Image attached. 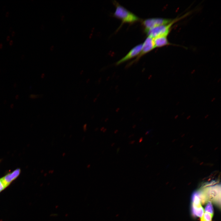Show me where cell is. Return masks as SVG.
I'll return each mask as SVG.
<instances>
[{
    "label": "cell",
    "instance_id": "7a4b0ae2",
    "mask_svg": "<svg viewBox=\"0 0 221 221\" xmlns=\"http://www.w3.org/2000/svg\"><path fill=\"white\" fill-rule=\"evenodd\" d=\"M188 15V14L186 13L181 17L173 19L170 23L168 24L158 26L145 30V32L148 37H150L153 39L161 36H168L171 30L173 25Z\"/></svg>",
    "mask_w": 221,
    "mask_h": 221
},
{
    "label": "cell",
    "instance_id": "cb8c5ba5",
    "mask_svg": "<svg viewBox=\"0 0 221 221\" xmlns=\"http://www.w3.org/2000/svg\"><path fill=\"white\" fill-rule=\"evenodd\" d=\"M134 135H133V134H132V135H130L129 136V138H131V137H133Z\"/></svg>",
    "mask_w": 221,
    "mask_h": 221
},
{
    "label": "cell",
    "instance_id": "8992f818",
    "mask_svg": "<svg viewBox=\"0 0 221 221\" xmlns=\"http://www.w3.org/2000/svg\"><path fill=\"white\" fill-rule=\"evenodd\" d=\"M142 46V44H141L134 47L125 56L117 61L116 64L119 65L138 56L141 51Z\"/></svg>",
    "mask_w": 221,
    "mask_h": 221
},
{
    "label": "cell",
    "instance_id": "ffe728a7",
    "mask_svg": "<svg viewBox=\"0 0 221 221\" xmlns=\"http://www.w3.org/2000/svg\"><path fill=\"white\" fill-rule=\"evenodd\" d=\"M2 43L0 44V48H2Z\"/></svg>",
    "mask_w": 221,
    "mask_h": 221
},
{
    "label": "cell",
    "instance_id": "8fae6325",
    "mask_svg": "<svg viewBox=\"0 0 221 221\" xmlns=\"http://www.w3.org/2000/svg\"><path fill=\"white\" fill-rule=\"evenodd\" d=\"M206 212H209L211 214H213L214 210L212 205L210 201L208 202L205 207Z\"/></svg>",
    "mask_w": 221,
    "mask_h": 221
},
{
    "label": "cell",
    "instance_id": "4316f807",
    "mask_svg": "<svg viewBox=\"0 0 221 221\" xmlns=\"http://www.w3.org/2000/svg\"><path fill=\"white\" fill-rule=\"evenodd\" d=\"M1 160H0V162H1Z\"/></svg>",
    "mask_w": 221,
    "mask_h": 221
},
{
    "label": "cell",
    "instance_id": "d4e9b609",
    "mask_svg": "<svg viewBox=\"0 0 221 221\" xmlns=\"http://www.w3.org/2000/svg\"><path fill=\"white\" fill-rule=\"evenodd\" d=\"M120 149V148H118L117 149V152H118L119 151V150Z\"/></svg>",
    "mask_w": 221,
    "mask_h": 221
},
{
    "label": "cell",
    "instance_id": "603a6c76",
    "mask_svg": "<svg viewBox=\"0 0 221 221\" xmlns=\"http://www.w3.org/2000/svg\"><path fill=\"white\" fill-rule=\"evenodd\" d=\"M5 8H6V6H4L3 7V10H4L5 9Z\"/></svg>",
    "mask_w": 221,
    "mask_h": 221
},
{
    "label": "cell",
    "instance_id": "4fadbf2b",
    "mask_svg": "<svg viewBox=\"0 0 221 221\" xmlns=\"http://www.w3.org/2000/svg\"><path fill=\"white\" fill-rule=\"evenodd\" d=\"M143 140V137H141L139 140V142H142Z\"/></svg>",
    "mask_w": 221,
    "mask_h": 221
},
{
    "label": "cell",
    "instance_id": "6da1fadb",
    "mask_svg": "<svg viewBox=\"0 0 221 221\" xmlns=\"http://www.w3.org/2000/svg\"><path fill=\"white\" fill-rule=\"evenodd\" d=\"M198 192L200 201L202 203L204 204L207 201L210 200L220 207V185L208 187Z\"/></svg>",
    "mask_w": 221,
    "mask_h": 221
},
{
    "label": "cell",
    "instance_id": "e0dca14e",
    "mask_svg": "<svg viewBox=\"0 0 221 221\" xmlns=\"http://www.w3.org/2000/svg\"><path fill=\"white\" fill-rule=\"evenodd\" d=\"M15 34V32H14L13 31L12 33V34H11L12 36H13Z\"/></svg>",
    "mask_w": 221,
    "mask_h": 221
},
{
    "label": "cell",
    "instance_id": "9a60e30c",
    "mask_svg": "<svg viewBox=\"0 0 221 221\" xmlns=\"http://www.w3.org/2000/svg\"><path fill=\"white\" fill-rule=\"evenodd\" d=\"M9 12H7L6 14V17H8L9 15Z\"/></svg>",
    "mask_w": 221,
    "mask_h": 221
},
{
    "label": "cell",
    "instance_id": "9c48e42d",
    "mask_svg": "<svg viewBox=\"0 0 221 221\" xmlns=\"http://www.w3.org/2000/svg\"><path fill=\"white\" fill-rule=\"evenodd\" d=\"M204 209L201 205H195L192 204V212L194 216L201 217L204 213Z\"/></svg>",
    "mask_w": 221,
    "mask_h": 221
},
{
    "label": "cell",
    "instance_id": "30bf717a",
    "mask_svg": "<svg viewBox=\"0 0 221 221\" xmlns=\"http://www.w3.org/2000/svg\"><path fill=\"white\" fill-rule=\"evenodd\" d=\"M192 204L195 205H201L200 201L198 192H194L192 195Z\"/></svg>",
    "mask_w": 221,
    "mask_h": 221
},
{
    "label": "cell",
    "instance_id": "7402d4cb",
    "mask_svg": "<svg viewBox=\"0 0 221 221\" xmlns=\"http://www.w3.org/2000/svg\"><path fill=\"white\" fill-rule=\"evenodd\" d=\"M114 144H114V143H112L111 144V146H113L114 145Z\"/></svg>",
    "mask_w": 221,
    "mask_h": 221
},
{
    "label": "cell",
    "instance_id": "484cf974",
    "mask_svg": "<svg viewBox=\"0 0 221 221\" xmlns=\"http://www.w3.org/2000/svg\"><path fill=\"white\" fill-rule=\"evenodd\" d=\"M117 131H115L114 132V133H117Z\"/></svg>",
    "mask_w": 221,
    "mask_h": 221
},
{
    "label": "cell",
    "instance_id": "44dd1931",
    "mask_svg": "<svg viewBox=\"0 0 221 221\" xmlns=\"http://www.w3.org/2000/svg\"><path fill=\"white\" fill-rule=\"evenodd\" d=\"M24 55H22L21 56V58H22V59L24 58Z\"/></svg>",
    "mask_w": 221,
    "mask_h": 221
},
{
    "label": "cell",
    "instance_id": "5bb4252c",
    "mask_svg": "<svg viewBox=\"0 0 221 221\" xmlns=\"http://www.w3.org/2000/svg\"><path fill=\"white\" fill-rule=\"evenodd\" d=\"M135 142V141L133 140V141H130L129 143H130V144H133Z\"/></svg>",
    "mask_w": 221,
    "mask_h": 221
},
{
    "label": "cell",
    "instance_id": "ba28073f",
    "mask_svg": "<svg viewBox=\"0 0 221 221\" xmlns=\"http://www.w3.org/2000/svg\"><path fill=\"white\" fill-rule=\"evenodd\" d=\"M168 36H161L153 39L154 46L155 48H160L165 46L172 45L169 41Z\"/></svg>",
    "mask_w": 221,
    "mask_h": 221
},
{
    "label": "cell",
    "instance_id": "52a82bcc",
    "mask_svg": "<svg viewBox=\"0 0 221 221\" xmlns=\"http://www.w3.org/2000/svg\"><path fill=\"white\" fill-rule=\"evenodd\" d=\"M21 173L20 168H17L11 172H9L2 177L5 185L7 187L19 176Z\"/></svg>",
    "mask_w": 221,
    "mask_h": 221
},
{
    "label": "cell",
    "instance_id": "ac0fdd59",
    "mask_svg": "<svg viewBox=\"0 0 221 221\" xmlns=\"http://www.w3.org/2000/svg\"><path fill=\"white\" fill-rule=\"evenodd\" d=\"M10 39V37L9 36H8L6 38V39L8 41Z\"/></svg>",
    "mask_w": 221,
    "mask_h": 221
},
{
    "label": "cell",
    "instance_id": "d6986e66",
    "mask_svg": "<svg viewBox=\"0 0 221 221\" xmlns=\"http://www.w3.org/2000/svg\"><path fill=\"white\" fill-rule=\"evenodd\" d=\"M12 29H13L12 27H10V29H9V31H10V32L12 30Z\"/></svg>",
    "mask_w": 221,
    "mask_h": 221
},
{
    "label": "cell",
    "instance_id": "3957f363",
    "mask_svg": "<svg viewBox=\"0 0 221 221\" xmlns=\"http://www.w3.org/2000/svg\"><path fill=\"white\" fill-rule=\"evenodd\" d=\"M116 9L114 16L122 21V23H133L140 21V18L115 1L114 2Z\"/></svg>",
    "mask_w": 221,
    "mask_h": 221
},
{
    "label": "cell",
    "instance_id": "277c9868",
    "mask_svg": "<svg viewBox=\"0 0 221 221\" xmlns=\"http://www.w3.org/2000/svg\"><path fill=\"white\" fill-rule=\"evenodd\" d=\"M173 19L161 17L149 18L143 20L142 24L145 31L158 26L168 24Z\"/></svg>",
    "mask_w": 221,
    "mask_h": 221
},
{
    "label": "cell",
    "instance_id": "5b68a950",
    "mask_svg": "<svg viewBox=\"0 0 221 221\" xmlns=\"http://www.w3.org/2000/svg\"><path fill=\"white\" fill-rule=\"evenodd\" d=\"M155 48L153 39L150 37H148L142 44V48L140 52L134 60V62L137 61L142 56L152 51Z\"/></svg>",
    "mask_w": 221,
    "mask_h": 221
},
{
    "label": "cell",
    "instance_id": "2e32d148",
    "mask_svg": "<svg viewBox=\"0 0 221 221\" xmlns=\"http://www.w3.org/2000/svg\"><path fill=\"white\" fill-rule=\"evenodd\" d=\"M13 43V41L12 40H11L10 42V45H11Z\"/></svg>",
    "mask_w": 221,
    "mask_h": 221
},
{
    "label": "cell",
    "instance_id": "7c38bea8",
    "mask_svg": "<svg viewBox=\"0 0 221 221\" xmlns=\"http://www.w3.org/2000/svg\"><path fill=\"white\" fill-rule=\"evenodd\" d=\"M7 187L2 178H0V193Z\"/></svg>",
    "mask_w": 221,
    "mask_h": 221
}]
</instances>
